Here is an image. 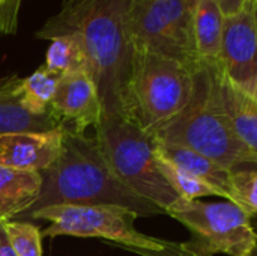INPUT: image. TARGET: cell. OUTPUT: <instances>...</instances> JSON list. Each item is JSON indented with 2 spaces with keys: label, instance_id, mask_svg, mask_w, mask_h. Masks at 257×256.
I'll use <instances>...</instances> for the list:
<instances>
[{
  "label": "cell",
  "instance_id": "1",
  "mask_svg": "<svg viewBox=\"0 0 257 256\" xmlns=\"http://www.w3.org/2000/svg\"><path fill=\"white\" fill-rule=\"evenodd\" d=\"M131 3L133 0H78L60 8L35 33L47 41L77 33L84 47L87 72L98 88L102 113L125 118L137 53L130 30Z\"/></svg>",
  "mask_w": 257,
  "mask_h": 256
},
{
  "label": "cell",
  "instance_id": "2",
  "mask_svg": "<svg viewBox=\"0 0 257 256\" xmlns=\"http://www.w3.org/2000/svg\"><path fill=\"white\" fill-rule=\"evenodd\" d=\"M42 178L39 201L27 216L50 205H119L139 217L166 214L113 175L93 136L65 131L62 154Z\"/></svg>",
  "mask_w": 257,
  "mask_h": 256
},
{
  "label": "cell",
  "instance_id": "3",
  "mask_svg": "<svg viewBox=\"0 0 257 256\" xmlns=\"http://www.w3.org/2000/svg\"><path fill=\"white\" fill-rule=\"evenodd\" d=\"M152 137L160 143L190 148L229 170L257 160L235 137L217 92V65L202 63L194 71V89L188 104Z\"/></svg>",
  "mask_w": 257,
  "mask_h": 256
},
{
  "label": "cell",
  "instance_id": "4",
  "mask_svg": "<svg viewBox=\"0 0 257 256\" xmlns=\"http://www.w3.org/2000/svg\"><path fill=\"white\" fill-rule=\"evenodd\" d=\"M93 128L105 163L123 186L164 213L179 199L161 172L155 139L151 134L134 121L111 113H102Z\"/></svg>",
  "mask_w": 257,
  "mask_h": 256
},
{
  "label": "cell",
  "instance_id": "5",
  "mask_svg": "<svg viewBox=\"0 0 257 256\" xmlns=\"http://www.w3.org/2000/svg\"><path fill=\"white\" fill-rule=\"evenodd\" d=\"M194 71L179 60L137 51L126 118L152 136L188 104L194 89Z\"/></svg>",
  "mask_w": 257,
  "mask_h": 256
},
{
  "label": "cell",
  "instance_id": "6",
  "mask_svg": "<svg viewBox=\"0 0 257 256\" xmlns=\"http://www.w3.org/2000/svg\"><path fill=\"white\" fill-rule=\"evenodd\" d=\"M166 214L190 231L182 246L199 256H248L257 246L251 217L230 201L202 202L178 199Z\"/></svg>",
  "mask_w": 257,
  "mask_h": 256
},
{
  "label": "cell",
  "instance_id": "7",
  "mask_svg": "<svg viewBox=\"0 0 257 256\" xmlns=\"http://www.w3.org/2000/svg\"><path fill=\"white\" fill-rule=\"evenodd\" d=\"M196 0H133L130 30L137 51L179 60L190 68L200 63L193 33Z\"/></svg>",
  "mask_w": 257,
  "mask_h": 256
},
{
  "label": "cell",
  "instance_id": "8",
  "mask_svg": "<svg viewBox=\"0 0 257 256\" xmlns=\"http://www.w3.org/2000/svg\"><path fill=\"white\" fill-rule=\"evenodd\" d=\"M29 217L51 223L42 237L104 238L119 247L146 250H161L164 246V240L139 232L134 225L139 216L119 205H50Z\"/></svg>",
  "mask_w": 257,
  "mask_h": 256
},
{
  "label": "cell",
  "instance_id": "9",
  "mask_svg": "<svg viewBox=\"0 0 257 256\" xmlns=\"http://www.w3.org/2000/svg\"><path fill=\"white\" fill-rule=\"evenodd\" d=\"M217 65L230 84L253 97L257 83V18L253 0L238 14L226 17Z\"/></svg>",
  "mask_w": 257,
  "mask_h": 256
},
{
  "label": "cell",
  "instance_id": "10",
  "mask_svg": "<svg viewBox=\"0 0 257 256\" xmlns=\"http://www.w3.org/2000/svg\"><path fill=\"white\" fill-rule=\"evenodd\" d=\"M50 112L65 131L77 134H84L87 128L99 122L102 103L87 69L72 71L60 77Z\"/></svg>",
  "mask_w": 257,
  "mask_h": 256
},
{
  "label": "cell",
  "instance_id": "11",
  "mask_svg": "<svg viewBox=\"0 0 257 256\" xmlns=\"http://www.w3.org/2000/svg\"><path fill=\"white\" fill-rule=\"evenodd\" d=\"M63 136V128L3 134L0 136V164L39 174L45 172L60 157Z\"/></svg>",
  "mask_w": 257,
  "mask_h": 256
},
{
  "label": "cell",
  "instance_id": "12",
  "mask_svg": "<svg viewBox=\"0 0 257 256\" xmlns=\"http://www.w3.org/2000/svg\"><path fill=\"white\" fill-rule=\"evenodd\" d=\"M217 92L235 137L257 160V101L251 95L230 84L223 77L218 65Z\"/></svg>",
  "mask_w": 257,
  "mask_h": 256
},
{
  "label": "cell",
  "instance_id": "13",
  "mask_svg": "<svg viewBox=\"0 0 257 256\" xmlns=\"http://www.w3.org/2000/svg\"><path fill=\"white\" fill-rule=\"evenodd\" d=\"M56 128L62 127L51 112L35 115L26 109L21 100V77L8 75L0 78V136Z\"/></svg>",
  "mask_w": 257,
  "mask_h": 256
},
{
  "label": "cell",
  "instance_id": "14",
  "mask_svg": "<svg viewBox=\"0 0 257 256\" xmlns=\"http://www.w3.org/2000/svg\"><path fill=\"white\" fill-rule=\"evenodd\" d=\"M44 178L39 172L0 164V220L26 214L39 201Z\"/></svg>",
  "mask_w": 257,
  "mask_h": 256
},
{
  "label": "cell",
  "instance_id": "15",
  "mask_svg": "<svg viewBox=\"0 0 257 256\" xmlns=\"http://www.w3.org/2000/svg\"><path fill=\"white\" fill-rule=\"evenodd\" d=\"M157 152L178 166L179 169L188 172L190 175L202 180L208 186L214 187L218 193L220 198L230 201L232 202V192H230V175L232 170L223 167L221 164L215 163L214 160L184 146L178 145H167V143H160L155 140Z\"/></svg>",
  "mask_w": 257,
  "mask_h": 256
},
{
  "label": "cell",
  "instance_id": "16",
  "mask_svg": "<svg viewBox=\"0 0 257 256\" xmlns=\"http://www.w3.org/2000/svg\"><path fill=\"white\" fill-rule=\"evenodd\" d=\"M226 15L217 0H196L193 33L200 63L217 65Z\"/></svg>",
  "mask_w": 257,
  "mask_h": 256
},
{
  "label": "cell",
  "instance_id": "17",
  "mask_svg": "<svg viewBox=\"0 0 257 256\" xmlns=\"http://www.w3.org/2000/svg\"><path fill=\"white\" fill-rule=\"evenodd\" d=\"M44 66L57 75L78 69H87L81 38L77 33H65L50 39Z\"/></svg>",
  "mask_w": 257,
  "mask_h": 256
},
{
  "label": "cell",
  "instance_id": "18",
  "mask_svg": "<svg viewBox=\"0 0 257 256\" xmlns=\"http://www.w3.org/2000/svg\"><path fill=\"white\" fill-rule=\"evenodd\" d=\"M60 77L42 65L29 77L21 78V100L26 109L35 115L50 113Z\"/></svg>",
  "mask_w": 257,
  "mask_h": 256
},
{
  "label": "cell",
  "instance_id": "19",
  "mask_svg": "<svg viewBox=\"0 0 257 256\" xmlns=\"http://www.w3.org/2000/svg\"><path fill=\"white\" fill-rule=\"evenodd\" d=\"M157 155H158L160 167H161L164 178L167 180L170 187L176 192L179 199L199 201L200 198H206V196H220V193L214 187H211L206 183H203L202 180L190 175L188 172L179 169L178 166H175L173 163H170L169 160L161 157L158 152H157Z\"/></svg>",
  "mask_w": 257,
  "mask_h": 256
},
{
  "label": "cell",
  "instance_id": "20",
  "mask_svg": "<svg viewBox=\"0 0 257 256\" xmlns=\"http://www.w3.org/2000/svg\"><path fill=\"white\" fill-rule=\"evenodd\" d=\"M8 241L17 256H42V232L29 222L3 220Z\"/></svg>",
  "mask_w": 257,
  "mask_h": 256
},
{
  "label": "cell",
  "instance_id": "21",
  "mask_svg": "<svg viewBox=\"0 0 257 256\" xmlns=\"http://www.w3.org/2000/svg\"><path fill=\"white\" fill-rule=\"evenodd\" d=\"M232 202L257 217V169H235L230 175Z\"/></svg>",
  "mask_w": 257,
  "mask_h": 256
},
{
  "label": "cell",
  "instance_id": "22",
  "mask_svg": "<svg viewBox=\"0 0 257 256\" xmlns=\"http://www.w3.org/2000/svg\"><path fill=\"white\" fill-rule=\"evenodd\" d=\"M23 0H0V35H14Z\"/></svg>",
  "mask_w": 257,
  "mask_h": 256
},
{
  "label": "cell",
  "instance_id": "23",
  "mask_svg": "<svg viewBox=\"0 0 257 256\" xmlns=\"http://www.w3.org/2000/svg\"><path fill=\"white\" fill-rule=\"evenodd\" d=\"M123 249L140 256H199L187 250L181 243L166 241V240L161 250H146V249H136V247H123Z\"/></svg>",
  "mask_w": 257,
  "mask_h": 256
},
{
  "label": "cell",
  "instance_id": "24",
  "mask_svg": "<svg viewBox=\"0 0 257 256\" xmlns=\"http://www.w3.org/2000/svg\"><path fill=\"white\" fill-rule=\"evenodd\" d=\"M217 2H218V5L221 8L223 14L226 17H230V15L238 14L245 6V3L248 0H217Z\"/></svg>",
  "mask_w": 257,
  "mask_h": 256
},
{
  "label": "cell",
  "instance_id": "25",
  "mask_svg": "<svg viewBox=\"0 0 257 256\" xmlns=\"http://www.w3.org/2000/svg\"><path fill=\"white\" fill-rule=\"evenodd\" d=\"M0 256H17L8 241V237L3 228V220H0Z\"/></svg>",
  "mask_w": 257,
  "mask_h": 256
},
{
  "label": "cell",
  "instance_id": "26",
  "mask_svg": "<svg viewBox=\"0 0 257 256\" xmlns=\"http://www.w3.org/2000/svg\"><path fill=\"white\" fill-rule=\"evenodd\" d=\"M78 0H62V3H60V8H66V6H71V5H74V3H77Z\"/></svg>",
  "mask_w": 257,
  "mask_h": 256
},
{
  "label": "cell",
  "instance_id": "27",
  "mask_svg": "<svg viewBox=\"0 0 257 256\" xmlns=\"http://www.w3.org/2000/svg\"><path fill=\"white\" fill-rule=\"evenodd\" d=\"M253 5H254V12H256V18H257V0H253Z\"/></svg>",
  "mask_w": 257,
  "mask_h": 256
},
{
  "label": "cell",
  "instance_id": "28",
  "mask_svg": "<svg viewBox=\"0 0 257 256\" xmlns=\"http://www.w3.org/2000/svg\"><path fill=\"white\" fill-rule=\"evenodd\" d=\"M253 98L257 101V83H256V89H254V94H253Z\"/></svg>",
  "mask_w": 257,
  "mask_h": 256
},
{
  "label": "cell",
  "instance_id": "29",
  "mask_svg": "<svg viewBox=\"0 0 257 256\" xmlns=\"http://www.w3.org/2000/svg\"><path fill=\"white\" fill-rule=\"evenodd\" d=\"M248 256H257V246H256V249H254V250H253V252H251Z\"/></svg>",
  "mask_w": 257,
  "mask_h": 256
}]
</instances>
